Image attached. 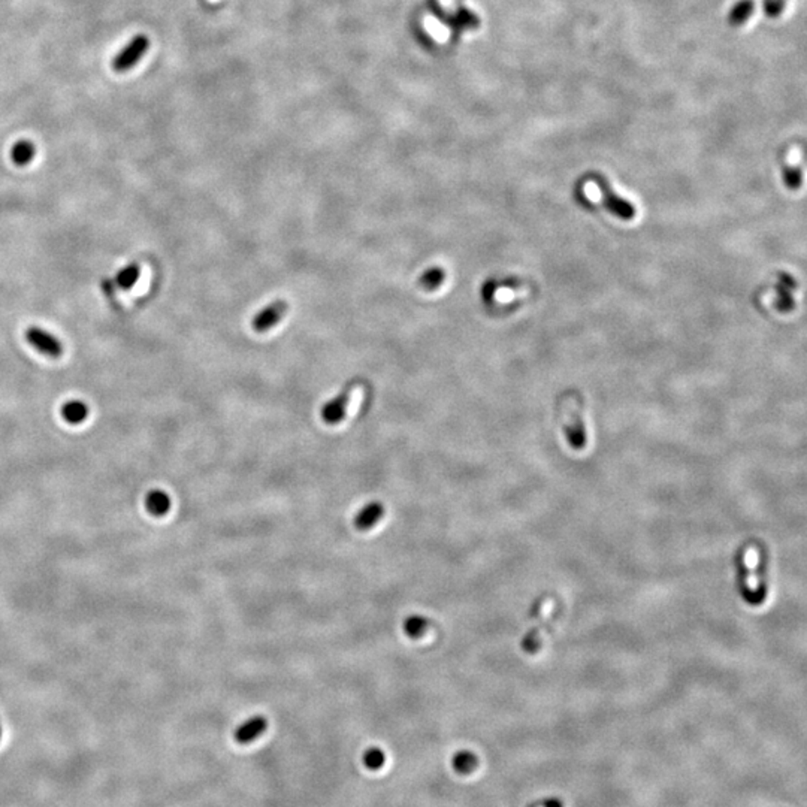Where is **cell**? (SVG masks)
<instances>
[{"label": "cell", "instance_id": "1", "mask_svg": "<svg viewBox=\"0 0 807 807\" xmlns=\"http://www.w3.org/2000/svg\"><path fill=\"white\" fill-rule=\"evenodd\" d=\"M582 408H583V402L577 394L575 396L565 398L564 413H562V416H564L562 426H564L565 437L568 440V444L576 450L583 449L588 442L587 428H584V423L582 419Z\"/></svg>", "mask_w": 807, "mask_h": 807}, {"label": "cell", "instance_id": "2", "mask_svg": "<svg viewBox=\"0 0 807 807\" xmlns=\"http://www.w3.org/2000/svg\"><path fill=\"white\" fill-rule=\"evenodd\" d=\"M589 178L598 186V189H600L603 196V205L607 208L608 213L625 221L635 218L637 214L635 205H632V202H630L628 199L619 196L606 177L600 174H592L589 175Z\"/></svg>", "mask_w": 807, "mask_h": 807}, {"label": "cell", "instance_id": "3", "mask_svg": "<svg viewBox=\"0 0 807 807\" xmlns=\"http://www.w3.org/2000/svg\"><path fill=\"white\" fill-rule=\"evenodd\" d=\"M358 384H350L341 394H338V396L324 404L322 408V420L328 425L341 423L346 419L351 401L358 395Z\"/></svg>", "mask_w": 807, "mask_h": 807}, {"label": "cell", "instance_id": "4", "mask_svg": "<svg viewBox=\"0 0 807 807\" xmlns=\"http://www.w3.org/2000/svg\"><path fill=\"white\" fill-rule=\"evenodd\" d=\"M148 47H150V41H148L147 36H144V35L135 36L132 41H130L123 48L122 53L115 56V59L112 61L114 69L119 71V72H124V71H129L130 68H134L135 64L139 61V59L147 53Z\"/></svg>", "mask_w": 807, "mask_h": 807}, {"label": "cell", "instance_id": "5", "mask_svg": "<svg viewBox=\"0 0 807 807\" xmlns=\"http://www.w3.org/2000/svg\"><path fill=\"white\" fill-rule=\"evenodd\" d=\"M289 304L285 301H274L265 308L260 310L252 320V326L256 332L265 334L271 329H274L277 324L288 316Z\"/></svg>", "mask_w": 807, "mask_h": 807}, {"label": "cell", "instance_id": "6", "mask_svg": "<svg viewBox=\"0 0 807 807\" xmlns=\"http://www.w3.org/2000/svg\"><path fill=\"white\" fill-rule=\"evenodd\" d=\"M266 728H268V719L262 714H256L244 721L241 725H238L235 733H233V737H235L237 743L249 745L262 736L266 731Z\"/></svg>", "mask_w": 807, "mask_h": 807}, {"label": "cell", "instance_id": "7", "mask_svg": "<svg viewBox=\"0 0 807 807\" xmlns=\"http://www.w3.org/2000/svg\"><path fill=\"white\" fill-rule=\"evenodd\" d=\"M25 338H28V341L36 348L41 351L44 355L48 356H59L61 355V343L57 340L56 336L51 335L49 332L41 329V328H30L25 334Z\"/></svg>", "mask_w": 807, "mask_h": 807}, {"label": "cell", "instance_id": "8", "mask_svg": "<svg viewBox=\"0 0 807 807\" xmlns=\"http://www.w3.org/2000/svg\"><path fill=\"white\" fill-rule=\"evenodd\" d=\"M384 516V505L380 501H371L355 516V528L359 531H368L380 522Z\"/></svg>", "mask_w": 807, "mask_h": 807}, {"label": "cell", "instance_id": "9", "mask_svg": "<svg viewBox=\"0 0 807 807\" xmlns=\"http://www.w3.org/2000/svg\"><path fill=\"white\" fill-rule=\"evenodd\" d=\"M171 497L166 492L160 489H154L147 493L146 497V509L151 516L163 517L169 510H171Z\"/></svg>", "mask_w": 807, "mask_h": 807}, {"label": "cell", "instance_id": "10", "mask_svg": "<svg viewBox=\"0 0 807 807\" xmlns=\"http://www.w3.org/2000/svg\"><path fill=\"white\" fill-rule=\"evenodd\" d=\"M753 11H755L753 0H738V2L731 8L726 21L731 28H740V25H743L750 18Z\"/></svg>", "mask_w": 807, "mask_h": 807}, {"label": "cell", "instance_id": "11", "mask_svg": "<svg viewBox=\"0 0 807 807\" xmlns=\"http://www.w3.org/2000/svg\"><path fill=\"white\" fill-rule=\"evenodd\" d=\"M446 281V269L441 266H432L426 269L419 278V285L426 292L438 290L442 283Z\"/></svg>", "mask_w": 807, "mask_h": 807}, {"label": "cell", "instance_id": "12", "mask_svg": "<svg viewBox=\"0 0 807 807\" xmlns=\"http://www.w3.org/2000/svg\"><path fill=\"white\" fill-rule=\"evenodd\" d=\"M452 765L459 774H470L477 769L478 758L470 750H459L453 755Z\"/></svg>", "mask_w": 807, "mask_h": 807}, {"label": "cell", "instance_id": "13", "mask_svg": "<svg viewBox=\"0 0 807 807\" xmlns=\"http://www.w3.org/2000/svg\"><path fill=\"white\" fill-rule=\"evenodd\" d=\"M61 414H63L64 420H66L68 423L78 425V423H81L87 419L88 408H87L86 404L81 401H69L63 406Z\"/></svg>", "mask_w": 807, "mask_h": 807}, {"label": "cell", "instance_id": "14", "mask_svg": "<svg viewBox=\"0 0 807 807\" xmlns=\"http://www.w3.org/2000/svg\"><path fill=\"white\" fill-rule=\"evenodd\" d=\"M404 632H406L410 639H420L426 634V631L431 627L429 619L420 615H411L404 620Z\"/></svg>", "mask_w": 807, "mask_h": 807}, {"label": "cell", "instance_id": "15", "mask_svg": "<svg viewBox=\"0 0 807 807\" xmlns=\"http://www.w3.org/2000/svg\"><path fill=\"white\" fill-rule=\"evenodd\" d=\"M139 277H141L139 266L138 265H129V266L123 268L119 274H117L115 281L122 289H130L138 283Z\"/></svg>", "mask_w": 807, "mask_h": 807}, {"label": "cell", "instance_id": "16", "mask_svg": "<svg viewBox=\"0 0 807 807\" xmlns=\"http://www.w3.org/2000/svg\"><path fill=\"white\" fill-rule=\"evenodd\" d=\"M11 154H12V160H14L17 165H25L33 159L35 147L29 141H20L14 146V148H12Z\"/></svg>", "mask_w": 807, "mask_h": 807}, {"label": "cell", "instance_id": "17", "mask_svg": "<svg viewBox=\"0 0 807 807\" xmlns=\"http://www.w3.org/2000/svg\"><path fill=\"white\" fill-rule=\"evenodd\" d=\"M386 762V753L377 746H372L363 753V764L370 770H380Z\"/></svg>", "mask_w": 807, "mask_h": 807}, {"label": "cell", "instance_id": "18", "mask_svg": "<svg viewBox=\"0 0 807 807\" xmlns=\"http://www.w3.org/2000/svg\"><path fill=\"white\" fill-rule=\"evenodd\" d=\"M782 174H784V183L788 189L791 190L800 189V186L803 184V172L799 167L785 165L782 169Z\"/></svg>", "mask_w": 807, "mask_h": 807}, {"label": "cell", "instance_id": "19", "mask_svg": "<svg viewBox=\"0 0 807 807\" xmlns=\"http://www.w3.org/2000/svg\"><path fill=\"white\" fill-rule=\"evenodd\" d=\"M785 5V0H762L764 14L769 18H777L782 16Z\"/></svg>", "mask_w": 807, "mask_h": 807}, {"label": "cell", "instance_id": "20", "mask_svg": "<svg viewBox=\"0 0 807 807\" xmlns=\"http://www.w3.org/2000/svg\"><path fill=\"white\" fill-rule=\"evenodd\" d=\"M544 807H564V804L561 800H558V799H549V800H546Z\"/></svg>", "mask_w": 807, "mask_h": 807}, {"label": "cell", "instance_id": "21", "mask_svg": "<svg viewBox=\"0 0 807 807\" xmlns=\"http://www.w3.org/2000/svg\"><path fill=\"white\" fill-rule=\"evenodd\" d=\"M0 738H2V724H0Z\"/></svg>", "mask_w": 807, "mask_h": 807}]
</instances>
